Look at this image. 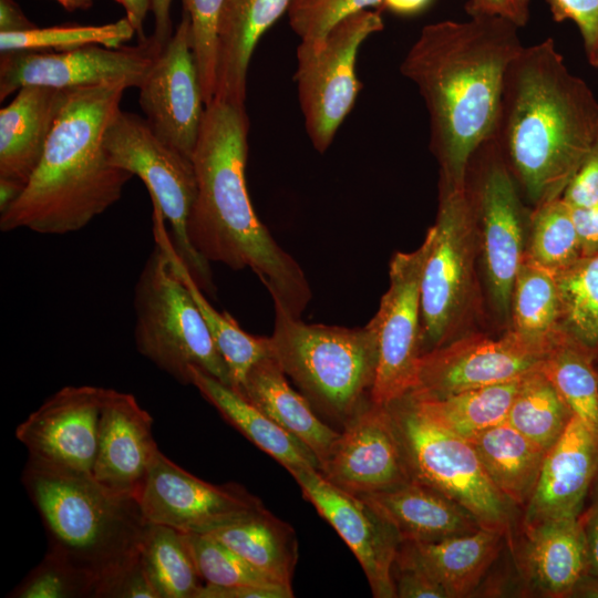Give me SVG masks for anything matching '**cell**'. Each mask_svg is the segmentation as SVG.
Wrapping results in <instances>:
<instances>
[{"label":"cell","mask_w":598,"mask_h":598,"mask_svg":"<svg viewBox=\"0 0 598 598\" xmlns=\"http://www.w3.org/2000/svg\"><path fill=\"white\" fill-rule=\"evenodd\" d=\"M468 17L425 25L400 65L424 100L445 186L467 185L474 154L493 136L507 70L524 48L513 22Z\"/></svg>","instance_id":"1"},{"label":"cell","mask_w":598,"mask_h":598,"mask_svg":"<svg viewBox=\"0 0 598 598\" xmlns=\"http://www.w3.org/2000/svg\"><path fill=\"white\" fill-rule=\"evenodd\" d=\"M249 120L246 106L216 100L205 107L192 154L197 194L187 236L207 261L250 268L275 307L300 318L312 292L290 254L257 217L246 184Z\"/></svg>","instance_id":"2"},{"label":"cell","mask_w":598,"mask_h":598,"mask_svg":"<svg viewBox=\"0 0 598 598\" xmlns=\"http://www.w3.org/2000/svg\"><path fill=\"white\" fill-rule=\"evenodd\" d=\"M598 140V99L551 38L511 63L491 141L537 205L563 196Z\"/></svg>","instance_id":"3"},{"label":"cell","mask_w":598,"mask_h":598,"mask_svg":"<svg viewBox=\"0 0 598 598\" xmlns=\"http://www.w3.org/2000/svg\"><path fill=\"white\" fill-rule=\"evenodd\" d=\"M126 89L113 83L70 91L38 167L0 214L2 231L74 233L120 200L133 175L109 162L103 135Z\"/></svg>","instance_id":"4"},{"label":"cell","mask_w":598,"mask_h":598,"mask_svg":"<svg viewBox=\"0 0 598 598\" xmlns=\"http://www.w3.org/2000/svg\"><path fill=\"white\" fill-rule=\"evenodd\" d=\"M22 484L42 519L48 550L94 579V598L140 559L147 520L136 497L114 492L92 475L29 461Z\"/></svg>","instance_id":"5"},{"label":"cell","mask_w":598,"mask_h":598,"mask_svg":"<svg viewBox=\"0 0 598 598\" xmlns=\"http://www.w3.org/2000/svg\"><path fill=\"white\" fill-rule=\"evenodd\" d=\"M272 357L320 414L341 424L368 402L378 367V337L370 320L347 328L306 323L275 307Z\"/></svg>","instance_id":"6"},{"label":"cell","mask_w":598,"mask_h":598,"mask_svg":"<svg viewBox=\"0 0 598 598\" xmlns=\"http://www.w3.org/2000/svg\"><path fill=\"white\" fill-rule=\"evenodd\" d=\"M137 351L183 384L196 367L231 386L228 368L185 283L159 243L150 252L134 289Z\"/></svg>","instance_id":"7"},{"label":"cell","mask_w":598,"mask_h":598,"mask_svg":"<svg viewBox=\"0 0 598 598\" xmlns=\"http://www.w3.org/2000/svg\"><path fill=\"white\" fill-rule=\"evenodd\" d=\"M412 480L467 509L481 527L507 535L512 503L496 488L468 440L436 425L408 393L385 405Z\"/></svg>","instance_id":"8"},{"label":"cell","mask_w":598,"mask_h":598,"mask_svg":"<svg viewBox=\"0 0 598 598\" xmlns=\"http://www.w3.org/2000/svg\"><path fill=\"white\" fill-rule=\"evenodd\" d=\"M103 147L112 165L143 181L152 203L169 223L176 254L202 291L214 295L209 261L192 247L187 236L197 194L192 158L158 137L145 118L121 109L105 128Z\"/></svg>","instance_id":"9"},{"label":"cell","mask_w":598,"mask_h":598,"mask_svg":"<svg viewBox=\"0 0 598 598\" xmlns=\"http://www.w3.org/2000/svg\"><path fill=\"white\" fill-rule=\"evenodd\" d=\"M476 209L467 185L444 186L421 279L422 354L451 341L471 303Z\"/></svg>","instance_id":"10"},{"label":"cell","mask_w":598,"mask_h":598,"mask_svg":"<svg viewBox=\"0 0 598 598\" xmlns=\"http://www.w3.org/2000/svg\"><path fill=\"white\" fill-rule=\"evenodd\" d=\"M383 29L378 12L362 10L336 23L322 38L297 48L298 97L313 147L324 153L352 110L360 83L355 60L363 41Z\"/></svg>","instance_id":"11"},{"label":"cell","mask_w":598,"mask_h":598,"mask_svg":"<svg viewBox=\"0 0 598 598\" xmlns=\"http://www.w3.org/2000/svg\"><path fill=\"white\" fill-rule=\"evenodd\" d=\"M429 248L426 233L417 249L392 257L389 288L371 319L378 337V367L370 399L378 405H389L416 384L422 357L421 279Z\"/></svg>","instance_id":"12"},{"label":"cell","mask_w":598,"mask_h":598,"mask_svg":"<svg viewBox=\"0 0 598 598\" xmlns=\"http://www.w3.org/2000/svg\"><path fill=\"white\" fill-rule=\"evenodd\" d=\"M156 52L148 38L134 48L87 45L61 52H1L0 101L25 85L65 90L122 83L138 87Z\"/></svg>","instance_id":"13"},{"label":"cell","mask_w":598,"mask_h":598,"mask_svg":"<svg viewBox=\"0 0 598 598\" xmlns=\"http://www.w3.org/2000/svg\"><path fill=\"white\" fill-rule=\"evenodd\" d=\"M137 89L140 106L151 128L192 158L206 105L186 12L183 11L168 42L155 53Z\"/></svg>","instance_id":"14"},{"label":"cell","mask_w":598,"mask_h":598,"mask_svg":"<svg viewBox=\"0 0 598 598\" xmlns=\"http://www.w3.org/2000/svg\"><path fill=\"white\" fill-rule=\"evenodd\" d=\"M550 348L533 343L512 329L498 339L474 334L448 341L422 354L411 391L444 396L508 382L538 368Z\"/></svg>","instance_id":"15"},{"label":"cell","mask_w":598,"mask_h":598,"mask_svg":"<svg viewBox=\"0 0 598 598\" xmlns=\"http://www.w3.org/2000/svg\"><path fill=\"white\" fill-rule=\"evenodd\" d=\"M140 505L148 523L182 533H208L264 507L245 487L215 485L188 473L161 451L142 493Z\"/></svg>","instance_id":"16"},{"label":"cell","mask_w":598,"mask_h":598,"mask_svg":"<svg viewBox=\"0 0 598 598\" xmlns=\"http://www.w3.org/2000/svg\"><path fill=\"white\" fill-rule=\"evenodd\" d=\"M104 392L93 385L64 386L45 400L16 430V437L28 450V461L92 475Z\"/></svg>","instance_id":"17"},{"label":"cell","mask_w":598,"mask_h":598,"mask_svg":"<svg viewBox=\"0 0 598 598\" xmlns=\"http://www.w3.org/2000/svg\"><path fill=\"white\" fill-rule=\"evenodd\" d=\"M320 473L357 496L411 481L389 409L370 401L351 417L342 426Z\"/></svg>","instance_id":"18"},{"label":"cell","mask_w":598,"mask_h":598,"mask_svg":"<svg viewBox=\"0 0 598 598\" xmlns=\"http://www.w3.org/2000/svg\"><path fill=\"white\" fill-rule=\"evenodd\" d=\"M291 476L354 554L373 597H396L392 568L401 542L394 528L363 498L336 486L320 471L301 470Z\"/></svg>","instance_id":"19"},{"label":"cell","mask_w":598,"mask_h":598,"mask_svg":"<svg viewBox=\"0 0 598 598\" xmlns=\"http://www.w3.org/2000/svg\"><path fill=\"white\" fill-rule=\"evenodd\" d=\"M496 152L483 171L477 200L489 292L497 310L508 317L515 278L525 257L524 215L513 175Z\"/></svg>","instance_id":"20"},{"label":"cell","mask_w":598,"mask_h":598,"mask_svg":"<svg viewBox=\"0 0 598 598\" xmlns=\"http://www.w3.org/2000/svg\"><path fill=\"white\" fill-rule=\"evenodd\" d=\"M152 425V416L133 394L105 389L93 478L138 499L159 452Z\"/></svg>","instance_id":"21"},{"label":"cell","mask_w":598,"mask_h":598,"mask_svg":"<svg viewBox=\"0 0 598 598\" xmlns=\"http://www.w3.org/2000/svg\"><path fill=\"white\" fill-rule=\"evenodd\" d=\"M597 476L598 440L573 416L545 454L526 504L525 527L550 518L578 517Z\"/></svg>","instance_id":"22"},{"label":"cell","mask_w":598,"mask_h":598,"mask_svg":"<svg viewBox=\"0 0 598 598\" xmlns=\"http://www.w3.org/2000/svg\"><path fill=\"white\" fill-rule=\"evenodd\" d=\"M71 90L25 85L0 110V178L28 184Z\"/></svg>","instance_id":"23"},{"label":"cell","mask_w":598,"mask_h":598,"mask_svg":"<svg viewBox=\"0 0 598 598\" xmlns=\"http://www.w3.org/2000/svg\"><path fill=\"white\" fill-rule=\"evenodd\" d=\"M360 497L394 528L400 542H435L481 528L467 509L415 480Z\"/></svg>","instance_id":"24"},{"label":"cell","mask_w":598,"mask_h":598,"mask_svg":"<svg viewBox=\"0 0 598 598\" xmlns=\"http://www.w3.org/2000/svg\"><path fill=\"white\" fill-rule=\"evenodd\" d=\"M291 1H227L218 30L214 99L245 105L247 70L257 42Z\"/></svg>","instance_id":"25"},{"label":"cell","mask_w":598,"mask_h":598,"mask_svg":"<svg viewBox=\"0 0 598 598\" xmlns=\"http://www.w3.org/2000/svg\"><path fill=\"white\" fill-rule=\"evenodd\" d=\"M238 393L305 444L321 467L340 432L324 423L310 402L290 386L272 355L250 369Z\"/></svg>","instance_id":"26"},{"label":"cell","mask_w":598,"mask_h":598,"mask_svg":"<svg viewBox=\"0 0 598 598\" xmlns=\"http://www.w3.org/2000/svg\"><path fill=\"white\" fill-rule=\"evenodd\" d=\"M504 534L478 528L441 540L401 542L398 553L421 567L447 598L468 596L496 559Z\"/></svg>","instance_id":"27"},{"label":"cell","mask_w":598,"mask_h":598,"mask_svg":"<svg viewBox=\"0 0 598 598\" xmlns=\"http://www.w3.org/2000/svg\"><path fill=\"white\" fill-rule=\"evenodd\" d=\"M525 528L524 564L530 581L548 596H571L588 576L587 547L579 516L545 519Z\"/></svg>","instance_id":"28"},{"label":"cell","mask_w":598,"mask_h":598,"mask_svg":"<svg viewBox=\"0 0 598 598\" xmlns=\"http://www.w3.org/2000/svg\"><path fill=\"white\" fill-rule=\"evenodd\" d=\"M189 383L230 425L290 474L301 470H320L318 458L305 444L231 386L196 367L189 369Z\"/></svg>","instance_id":"29"},{"label":"cell","mask_w":598,"mask_h":598,"mask_svg":"<svg viewBox=\"0 0 598 598\" xmlns=\"http://www.w3.org/2000/svg\"><path fill=\"white\" fill-rule=\"evenodd\" d=\"M153 233L155 241L164 248L173 270L185 283L202 312L213 341L228 368L231 388L238 392L250 369L264 358L272 355L270 337L247 333L228 312H219L209 303L176 254L171 234L165 227L164 215L157 205H153Z\"/></svg>","instance_id":"30"},{"label":"cell","mask_w":598,"mask_h":598,"mask_svg":"<svg viewBox=\"0 0 598 598\" xmlns=\"http://www.w3.org/2000/svg\"><path fill=\"white\" fill-rule=\"evenodd\" d=\"M207 534L274 580L291 586L298 561L297 535L265 506Z\"/></svg>","instance_id":"31"},{"label":"cell","mask_w":598,"mask_h":598,"mask_svg":"<svg viewBox=\"0 0 598 598\" xmlns=\"http://www.w3.org/2000/svg\"><path fill=\"white\" fill-rule=\"evenodd\" d=\"M496 488L514 505H526L537 483L547 451L507 421L470 439Z\"/></svg>","instance_id":"32"},{"label":"cell","mask_w":598,"mask_h":598,"mask_svg":"<svg viewBox=\"0 0 598 598\" xmlns=\"http://www.w3.org/2000/svg\"><path fill=\"white\" fill-rule=\"evenodd\" d=\"M523 377L444 396H427L413 391L408 395L436 425L467 440L506 421Z\"/></svg>","instance_id":"33"},{"label":"cell","mask_w":598,"mask_h":598,"mask_svg":"<svg viewBox=\"0 0 598 598\" xmlns=\"http://www.w3.org/2000/svg\"><path fill=\"white\" fill-rule=\"evenodd\" d=\"M511 312L512 330L550 348L564 333L556 274L525 256L515 278Z\"/></svg>","instance_id":"34"},{"label":"cell","mask_w":598,"mask_h":598,"mask_svg":"<svg viewBox=\"0 0 598 598\" xmlns=\"http://www.w3.org/2000/svg\"><path fill=\"white\" fill-rule=\"evenodd\" d=\"M596 355L565 332L545 355L540 369L598 440V371Z\"/></svg>","instance_id":"35"},{"label":"cell","mask_w":598,"mask_h":598,"mask_svg":"<svg viewBox=\"0 0 598 598\" xmlns=\"http://www.w3.org/2000/svg\"><path fill=\"white\" fill-rule=\"evenodd\" d=\"M140 559L159 598H197L204 582L184 533L147 522L141 539Z\"/></svg>","instance_id":"36"},{"label":"cell","mask_w":598,"mask_h":598,"mask_svg":"<svg viewBox=\"0 0 598 598\" xmlns=\"http://www.w3.org/2000/svg\"><path fill=\"white\" fill-rule=\"evenodd\" d=\"M573 416L571 410L539 365L523 377L506 421L548 451Z\"/></svg>","instance_id":"37"},{"label":"cell","mask_w":598,"mask_h":598,"mask_svg":"<svg viewBox=\"0 0 598 598\" xmlns=\"http://www.w3.org/2000/svg\"><path fill=\"white\" fill-rule=\"evenodd\" d=\"M563 331L598 354V252L556 274Z\"/></svg>","instance_id":"38"},{"label":"cell","mask_w":598,"mask_h":598,"mask_svg":"<svg viewBox=\"0 0 598 598\" xmlns=\"http://www.w3.org/2000/svg\"><path fill=\"white\" fill-rule=\"evenodd\" d=\"M525 256L555 274L582 256L571 207L561 197L537 205Z\"/></svg>","instance_id":"39"},{"label":"cell","mask_w":598,"mask_h":598,"mask_svg":"<svg viewBox=\"0 0 598 598\" xmlns=\"http://www.w3.org/2000/svg\"><path fill=\"white\" fill-rule=\"evenodd\" d=\"M135 29L123 18L102 25L61 24L24 32L0 33V51H69L87 45L122 48Z\"/></svg>","instance_id":"40"},{"label":"cell","mask_w":598,"mask_h":598,"mask_svg":"<svg viewBox=\"0 0 598 598\" xmlns=\"http://www.w3.org/2000/svg\"><path fill=\"white\" fill-rule=\"evenodd\" d=\"M184 538L206 585L235 587L278 582L210 534L184 533Z\"/></svg>","instance_id":"41"},{"label":"cell","mask_w":598,"mask_h":598,"mask_svg":"<svg viewBox=\"0 0 598 598\" xmlns=\"http://www.w3.org/2000/svg\"><path fill=\"white\" fill-rule=\"evenodd\" d=\"M96 584L60 555L47 550L43 559L8 595L11 598H86Z\"/></svg>","instance_id":"42"},{"label":"cell","mask_w":598,"mask_h":598,"mask_svg":"<svg viewBox=\"0 0 598 598\" xmlns=\"http://www.w3.org/2000/svg\"><path fill=\"white\" fill-rule=\"evenodd\" d=\"M227 1L183 0L184 12L190 20L193 50L206 106L215 96L218 30Z\"/></svg>","instance_id":"43"},{"label":"cell","mask_w":598,"mask_h":598,"mask_svg":"<svg viewBox=\"0 0 598 598\" xmlns=\"http://www.w3.org/2000/svg\"><path fill=\"white\" fill-rule=\"evenodd\" d=\"M380 3L382 0H292L287 12L301 40H317L343 18Z\"/></svg>","instance_id":"44"},{"label":"cell","mask_w":598,"mask_h":598,"mask_svg":"<svg viewBox=\"0 0 598 598\" xmlns=\"http://www.w3.org/2000/svg\"><path fill=\"white\" fill-rule=\"evenodd\" d=\"M557 22L573 21L581 35L587 59L598 54V0H547Z\"/></svg>","instance_id":"45"},{"label":"cell","mask_w":598,"mask_h":598,"mask_svg":"<svg viewBox=\"0 0 598 598\" xmlns=\"http://www.w3.org/2000/svg\"><path fill=\"white\" fill-rule=\"evenodd\" d=\"M396 597L447 598L445 590L416 564L396 553L392 568Z\"/></svg>","instance_id":"46"},{"label":"cell","mask_w":598,"mask_h":598,"mask_svg":"<svg viewBox=\"0 0 598 598\" xmlns=\"http://www.w3.org/2000/svg\"><path fill=\"white\" fill-rule=\"evenodd\" d=\"M561 198L570 207L598 203V140L567 185Z\"/></svg>","instance_id":"47"},{"label":"cell","mask_w":598,"mask_h":598,"mask_svg":"<svg viewBox=\"0 0 598 598\" xmlns=\"http://www.w3.org/2000/svg\"><path fill=\"white\" fill-rule=\"evenodd\" d=\"M99 598H159L146 575L141 559L109 582Z\"/></svg>","instance_id":"48"},{"label":"cell","mask_w":598,"mask_h":598,"mask_svg":"<svg viewBox=\"0 0 598 598\" xmlns=\"http://www.w3.org/2000/svg\"><path fill=\"white\" fill-rule=\"evenodd\" d=\"M291 586L272 582L261 585H245L219 587L204 584L197 598H291Z\"/></svg>","instance_id":"49"},{"label":"cell","mask_w":598,"mask_h":598,"mask_svg":"<svg viewBox=\"0 0 598 598\" xmlns=\"http://www.w3.org/2000/svg\"><path fill=\"white\" fill-rule=\"evenodd\" d=\"M530 0H468V16H491L506 19L518 28L525 25L529 18Z\"/></svg>","instance_id":"50"},{"label":"cell","mask_w":598,"mask_h":598,"mask_svg":"<svg viewBox=\"0 0 598 598\" xmlns=\"http://www.w3.org/2000/svg\"><path fill=\"white\" fill-rule=\"evenodd\" d=\"M590 492L592 493L591 502L587 509L581 512L579 518L587 547L588 576L598 577V476Z\"/></svg>","instance_id":"51"},{"label":"cell","mask_w":598,"mask_h":598,"mask_svg":"<svg viewBox=\"0 0 598 598\" xmlns=\"http://www.w3.org/2000/svg\"><path fill=\"white\" fill-rule=\"evenodd\" d=\"M581 255L598 252V203L588 207H571Z\"/></svg>","instance_id":"52"},{"label":"cell","mask_w":598,"mask_h":598,"mask_svg":"<svg viewBox=\"0 0 598 598\" xmlns=\"http://www.w3.org/2000/svg\"><path fill=\"white\" fill-rule=\"evenodd\" d=\"M173 0H152L154 32L148 42L159 51L173 35L169 9Z\"/></svg>","instance_id":"53"},{"label":"cell","mask_w":598,"mask_h":598,"mask_svg":"<svg viewBox=\"0 0 598 598\" xmlns=\"http://www.w3.org/2000/svg\"><path fill=\"white\" fill-rule=\"evenodd\" d=\"M35 27L14 0H0V33L24 32Z\"/></svg>","instance_id":"54"},{"label":"cell","mask_w":598,"mask_h":598,"mask_svg":"<svg viewBox=\"0 0 598 598\" xmlns=\"http://www.w3.org/2000/svg\"><path fill=\"white\" fill-rule=\"evenodd\" d=\"M122 4L126 12V19L131 22L140 38V43H144L147 38L143 31V23L147 12L152 10V0H115Z\"/></svg>","instance_id":"55"},{"label":"cell","mask_w":598,"mask_h":598,"mask_svg":"<svg viewBox=\"0 0 598 598\" xmlns=\"http://www.w3.org/2000/svg\"><path fill=\"white\" fill-rule=\"evenodd\" d=\"M24 185L0 178V214L6 212L22 194Z\"/></svg>","instance_id":"56"},{"label":"cell","mask_w":598,"mask_h":598,"mask_svg":"<svg viewBox=\"0 0 598 598\" xmlns=\"http://www.w3.org/2000/svg\"><path fill=\"white\" fill-rule=\"evenodd\" d=\"M431 0H382V3L389 10L411 14L421 11Z\"/></svg>","instance_id":"57"},{"label":"cell","mask_w":598,"mask_h":598,"mask_svg":"<svg viewBox=\"0 0 598 598\" xmlns=\"http://www.w3.org/2000/svg\"><path fill=\"white\" fill-rule=\"evenodd\" d=\"M574 597L598 598V577H585L576 587Z\"/></svg>","instance_id":"58"},{"label":"cell","mask_w":598,"mask_h":598,"mask_svg":"<svg viewBox=\"0 0 598 598\" xmlns=\"http://www.w3.org/2000/svg\"><path fill=\"white\" fill-rule=\"evenodd\" d=\"M58 1L65 10L74 11L78 9H87L93 4L94 0H55Z\"/></svg>","instance_id":"59"},{"label":"cell","mask_w":598,"mask_h":598,"mask_svg":"<svg viewBox=\"0 0 598 598\" xmlns=\"http://www.w3.org/2000/svg\"><path fill=\"white\" fill-rule=\"evenodd\" d=\"M588 61L592 66L598 68V54H596L594 58H591Z\"/></svg>","instance_id":"60"}]
</instances>
